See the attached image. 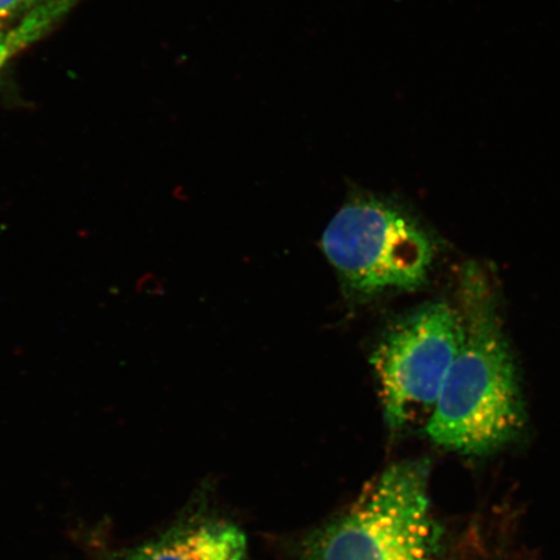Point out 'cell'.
I'll return each mask as SVG.
<instances>
[{
    "instance_id": "obj_6",
    "label": "cell",
    "mask_w": 560,
    "mask_h": 560,
    "mask_svg": "<svg viewBox=\"0 0 560 560\" xmlns=\"http://www.w3.org/2000/svg\"><path fill=\"white\" fill-rule=\"evenodd\" d=\"M52 23V18L44 10H33L30 18H26L15 30L10 33L0 32V68L11 56L31 44L32 40Z\"/></svg>"
},
{
    "instance_id": "obj_5",
    "label": "cell",
    "mask_w": 560,
    "mask_h": 560,
    "mask_svg": "<svg viewBox=\"0 0 560 560\" xmlns=\"http://www.w3.org/2000/svg\"><path fill=\"white\" fill-rule=\"evenodd\" d=\"M128 560H247V538L226 522H199L139 548Z\"/></svg>"
},
{
    "instance_id": "obj_2",
    "label": "cell",
    "mask_w": 560,
    "mask_h": 560,
    "mask_svg": "<svg viewBox=\"0 0 560 560\" xmlns=\"http://www.w3.org/2000/svg\"><path fill=\"white\" fill-rule=\"evenodd\" d=\"M425 460L392 465L305 544V560H440Z\"/></svg>"
},
{
    "instance_id": "obj_1",
    "label": "cell",
    "mask_w": 560,
    "mask_h": 560,
    "mask_svg": "<svg viewBox=\"0 0 560 560\" xmlns=\"http://www.w3.org/2000/svg\"><path fill=\"white\" fill-rule=\"evenodd\" d=\"M459 289L460 341L425 432L445 450L481 455L499 450L524 424L513 353L488 278L466 269Z\"/></svg>"
},
{
    "instance_id": "obj_4",
    "label": "cell",
    "mask_w": 560,
    "mask_h": 560,
    "mask_svg": "<svg viewBox=\"0 0 560 560\" xmlns=\"http://www.w3.org/2000/svg\"><path fill=\"white\" fill-rule=\"evenodd\" d=\"M459 341V313L447 303L420 307L383 335L371 363L392 431L430 418Z\"/></svg>"
},
{
    "instance_id": "obj_7",
    "label": "cell",
    "mask_w": 560,
    "mask_h": 560,
    "mask_svg": "<svg viewBox=\"0 0 560 560\" xmlns=\"http://www.w3.org/2000/svg\"><path fill=\"white\" fill-rule=\"evenodd\" d=\"M46 0H0V21L37 9Z\"/></svg>"
},
{
    "instance_id": "obj_3",
    "label": "cell",
    "mask_w": 560,
    "mask_h": 560,
    "mask_svg": "<svg viewBox=\"0 0 560 560\" xmlns=\"http://www.w3.org/2000/svg\"><path fill=\"white\" fill-rule=\"evenodd\" d=\"M322 245L353 303L418 289L433 258L424 230L404 210L374 196L349 200L327 226Z\"/></svg>"
}]
</instances>
